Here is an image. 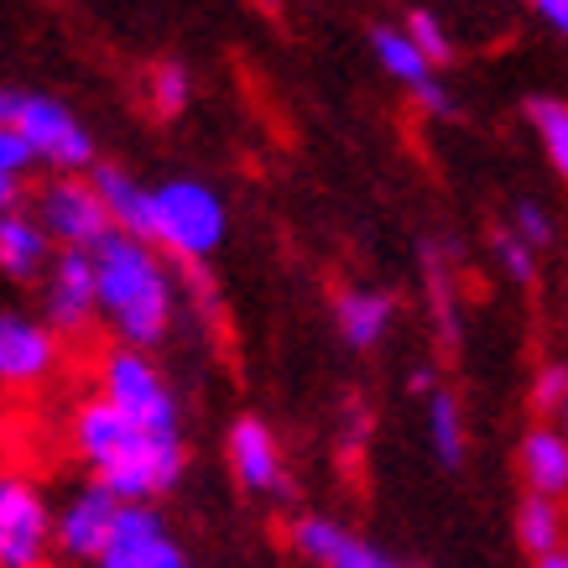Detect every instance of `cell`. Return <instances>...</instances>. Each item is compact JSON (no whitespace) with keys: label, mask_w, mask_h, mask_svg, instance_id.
<instances>
[{"label":"cell","mask_w":568,"mask_h":568,"mask_svg":"<svg viewBox=\"0 0 568 568\" xmlns=\"http://www.w3.org/2000/svg\"><path fill=\"white\" fill-rule=\"evenodd\" d=\"M517 469L527 496L568 500V438L558 428H527L517 448Z\"/></svg>","instance_id":"14"},{"label":"cell","mask_w":568,"mask_h":568,"mask_svg":"<svg viewBox=\"0 0 568 568\" xmlns=\"http://www.w3.org/2000/svg\"><path fill=\"white\" fill-rule=\"evenodd\" d=\"M152 568H189V564H183V548H178L173 537H168V542H162V548H156Z\"/></svg>","instance_id":"30"},{"label":"cell","mask_w":568,"mask_h":568,"mask_svg":"<svg viewBox=\"0 0 568 568\" xmlns=\"http://www.w3.org/2000/svg\"><path fill=\"white\" fill-rule=\"evenodd\" d=\"M121 506L125 500H115L104 485H84V490L52 517V548L63 552V558H79V564H100V552L110 548V532H115Z\"/></svg>","instance_id":"7"},{"label":"cell","mask_w":568,"mask_h":568,"mask_svg":"<svg viewBox=\"0 0 568 568\" xmlns=\"http://www.w3.org/2000/svg\"><path fill=\"white\" fill-rule=\"evenodd\" d=\"M564 568H568V548H564Z\"/></svg>","instance_id":"34"},{"label":"cell","mask_w":568,"mask_h":568,"mask_svg":"<svg viewBox=\"0 0 568 568\" xmlns=\"http://www.w3.org/2000/svg\"><path fill=\"white\" fill-rule=\"evenodd\" d=\"M371 48H376L381 69L396 73L402 84L417 89V84H428V79H433V63L423 58V48H417V42L402 32V27H371Z\"/></svg>","instance_id":"19"},{"label":"cell","mask_w":568,"mask_h":568,"mask_svg":"<svg viewBox=\"0 0 568 568\" xmlns=\"http://www.w3.org/2000/svg\"><path fill=\"white\" fill-rule=\"evenodd\" d=\"M52 548V511L21 475H0V568H42Z\"/></svg>","instance_id":"6"},{"label":"cell","mask_w":568,"mask_h":568,"mask_svg":"<svg viewBox=\"0 0 568 568\" xmlns=\"http://www.w3.org/2000/svg\"><path fill=\"white\" fill-rule=\"evenodd\" d=\"M558 417H564V438H568V402H564V413H558Z\"/></svg>","instance_id":"33"},{"label":"cell","mask_w":568,"mask_h":568,"mask_svg":"<svg viewBox=\"0 0 568 568\" xmlns=\"http://www.w3.org/2000/svg\"><path fill=\"white\" fill-rule=\"evenodd\" d=\"M100 396L115 402L141 433L156 438H178V402L168 392V381L156 376V365L141 349H110L100 365Z\"/></svg>","instance_id":"3"},{"label":"cell","mask_w":568,"mask_h":568,"mask_svg":"<svg viewBox=\"0 0 568 568\" xmlns=\"http://www.w3.org/2000/svg\"><path fill=\"white\" fill-rule=\"evenodd\" d=\"M48 261V230L27 214H0V272L6 276H37Z\"/></svg>","instance_id":"16"},{"label":"cell","mask_w":568,"mask_h":568,"mask_svg":"<svg viewBox=\"0 0 568 568\" xmlns=\"http://www.w3.org/2000/svg\"><path fill=\"white\" fill-rule=\"evenodd\" d=\"M146 94H152V110L162 121H178L193 100V79L183 63H156L152 79H146Z\"/></svg>","instance_id":"22"},{"label":"cell","mask_w":568,"mask_h":568,"mask_svg":"<svg viewBox=\"0 0 568 568\" xmlns=\"http://www.w3.org/2000/svg\"><path fill=\"white\" fill-rule=\"evenodd\" d=\"M37 224L52 241H63V251H94L115 235V220L89 178H52L37 199Z\"/></svg>","instance_id":"4"},{"label":"cell","mask_w":568,"mask_h":568,"mask_svg":"<svg viewBox=\"0 0 568 568\" xmlns=\"http://www.w3.org/2000/svg\"><path fill=\"white\" fill-rule=\"evenodd\" d=\"M517 235L532 245V251L537 245H552V220L537 204H517Z\"/></svg>","instance_id":"27"},{"label":"cell","mask_w":568,"mask_h":568,"mask_svg":"<svg viewBox=\"0 0 568 568\" xmlns=\"http://www.w3.org/2000/svg\"><path fill=\"white\" fill-rule=\"evenodd\" d=\"M287 537H293V548L318 568H402L381 548H371V542H361L355 532H345L339 521H324V517H297L293 527H287Z\"/></svg>","instance_id":"10"},{"label":"cell","mask_w":568,"mask_h":568,"mask_svg":"<svg viewBox=\"0 0 568 568\" xmlns=\"http://www.w3.org/2000/svg\"><path fill=\"white\" fill-rule=\"evenodd\" d=\"M407 37H413L417 48H423V58H428L433 69H438V63H448V58H454V48H448L444 27H438V21H433L428 11H413V17H407Z\"/></svg>","instance_id":"23"},{"label":"cell","mask_w":568,"mask_h":568,"mask_svg":"<svg viewBox=\"0 0 568 568\" xmlns=\"http://www.w3.org/2000/svg\"><path fill=\"white\" fill-rule=\"evenodd\" d=\"M94 276H100V313L110 318L125 349H152L173 324V282L152 245L131 235H110L94 245Z\"/></svg>","instance_id":"1"},{"label":"cell","mask_w":568,"mask_h":568,"mask_svg":"<svg viewBox=\"0 0 568 568\" xmlns=\"http://www.w3.org/2000/svg\"><path fill=\"white\" fill-rule=\"evenodd\" d=\"M568 402V365H542L532 381V407L537 413H564Z\"/></svg>","instance_id":"24"},{"label":"cell","mask_w":568,"mask_h":568,"mask_svg":"<svg viewBox=\"0 0 568 568\" xmlns=\"http://www.w3.org/2000/svg\"><path fill=\"white\" fill-rule=\"evenodd\" d=\"M564 537H568L564 500L521 496V506H517V542H521V552H532V564H537V558L564 552Z\"/></svg>","instance_id":"17"},{"label":"cell","mask_w":568,"mask_h":568,"mask_svg":"<svg viewBox=\"0 0 568 568\" xmlns=\"http://www.w3.org/2000/svg\"><path fill=\"white\" fill-rule=\"evenodd\" d=\"M152 204H156V245H168L173 256L204 261L224 241V204L209 183H193V178L162 183V189H152Z\"/></svg>","instance_id":"2"},{"label":"cell","mask_w":568,"mask_h":568,"mask_svg":"<svg viewBox=\"0 0 568 568\" xmlns=\"http://www.w3.org/2000/svg\"><path fill=\"white\" fill-rule=\"evenodd\" d=\"M136 438H141V428L115 402H104V396H94V402H84L73 413V448L89 459V469H104L110 459H121Z\"/></svg>","instance_id":"12"},{"label":"cell","mask_w":568,"mask_h":568,"mask_svg":"<svg viewBox=\"0 0 568 568\" xmlns=\"http://www.w3.org/2000/svg\"><path fill=\"white\" fill-rule=\"evenodd\" d=\"M230 469L245 490L256 496H282L287 490V469H282V448H276V433L261 423V417H235L230 428Z\"/></svg>","instance_id":"11"},{"label":"cell","mask_w":568,"mask_h":568,"mask_svg":"<svg viewBox=\"0 0 568 568\" xmlns=\"http://www.w3.org/2000/svg\"><path fill=\"white\" fill-rule=\"evenodd\" d=\"M58 365V334L27 313H0V386H37Z\"/></svg>","instance_id":"9"},{"label":"cell","mask_w":568,"mask_h":568,"mask_svg":"<svg viewBox=\"0 0 568 568\" xmlns=\"http://www.w3.org/2000/svg\"><path fill=\"white\" fill-rule=\"evenodd\" d=\"M413 94H417V104H423V110H433V115H444V110H448V89L438 84V79H428V84H417Z\"/></svg>","instance_id":"28"},{"label":"cell","mask_w":568,"mask_h":568,"mask_svg":"<svg viewBox=\"0 0 568 568\" xmlns=\"http://www.w3.org/2000/svg\"><path fill=\"white\" fill-rule=\"evenodd\" d=\"M527 121L537 125V136H542V146H548L552 173L568 178V104L537 94V100H527Z\"/></svg>","instance_id":"21"},{"label":"cell","mask_w":568,"mask_h":568,"mask_svg":"<svg viewBox=\"0 0 568 568\" xmlns=\"http://www.w3.org/2000/svg\"><path fill=\"white\" fill-rule=\"evenodd\" d=\"M162 542H168V532H162V517H156L152 506H121L110 548L100 552L94 568H152Z\"/></svg>","instance_id":"15"},{"label":"cell","mask_w":568,"mask_h":568,"mask_svg":"<svg viewBox=\"0 0 568 568\" xmlns=\"http://www.w3.org/2000/svg\"><path fill=\"white\" fill-rule=\"evenodd\" d=\"M37 162V152L27 146L17 125H0V178H21Z\"/></svg>","instance_id":"26"},{"label":"cell","mask_w":568,"mask_h":568,"mask_svg":"<svg viewBox=\"0 0 568 568\" xmlns=\"http://www.w3.org/2000/svg\"><path fill=\"white\" fill-rule=\"evenodd\" d=\"M89 183L100 189L104 209H110V220H115V230H121V235H131V241H141V245H156L152 189H141L125 168H110V162H100V168L89 173Z\"/></svg>","instance_id":"13"},{"label":"cell","mask_w":568,"mask_h":568,"mask_svg":"<svg viewBox=\"0 0 568 568\" xmlns=\"http://www.w3.org/2000/svg\"><path fill=\"white\" fill-rule=\"evenodd\" d=\"M428 433H433V454L444 469L465 465V423H459V402L448 392H433L428 402Z\"/></svg>","instance_id":"20"},{"label":"cell","mask_w":568,"mask_h":568,"mask_svg":"<svg viewBox=\"0 0 568 568\" xmlns=\"http://www.w3.org/2000/svg\"><path fill=\"white\" fill-rule=\"evenodd\" d=\"M532 568H564V552H552V558H537Z\"/></svg>","instance_id":"32"},{"label":"cell","mask_w":568,"mask_h":568,"mask_svg":"<svg viewBox=\"0 0 568 568\" xmlns=\"http://www.w3.org/2000/svg\"><path fill=\"white\" fill-rule=\"evenodd\" d=\"M94 313H100L94 251H58L48 276V328L52 334H79Z\"/></svg>","instance_id":"8"},{"label":"cell","mask_w":568,"mask_h":568,"mask_svg":"<svg viewBox=\"0 0 568 568\" xmlns=\"http://www.w3.org/2000/svg\"><path fill=\"white\" fill-rule=\"evenodd\" d=\"M27 146L37 152V162H52V168H63V178L73 173H94L100 162H94V136H89L84 125L73 121L69 110L58 100H42V94H21L17 100V115H11Z\"/></svg>","instance_id":"5"},{"label":"cell","mask_w":568,"mask_h":568,"mask_svg":"<svg viewBox=\"0 0 568 568\" xmlns=\"http://www.w3.org/2000/svg\"><path fill=\"white\" fill-rule=\"evenodd\" d=\"M496 251H500V266L517 276V282H532L537 276V261H532V245L521 241L517 230H500L496 235Z\"/></svg>","instance_id":"25"},{"label":"cell","mask_w":568,"mask_h":568,"mask_svg":"<svg viewBox=\"0 0 568 568\" xmlns=\"http://www.w3.org/2000/svg\"><path fill=\"white\" fill-rule=\"evenodd\" d=\"M392 313H396L392 297H386V293H371V287L339 297V328H345V339L355 349L381 345V334H386V324H392Z\"/></svg>","instance_id":"18"},{"label":"cell","mask_w":568,"mask_h":568,"mask_svg":"<svg viewBox=\"0 0 568 568\" xmlns=\"http://www.w3.org/2000/svg\"><path fill=\"white\" fill-rule=\"evenodd\" d=\"M17 89H0V125H11V115H17Z\"/></svg>","instance_id":"31"},{"label":"cell","mask_w":568,"mask_h":568,"mask_svg":"<svg viewBox=\"0 0 568 568\" xmlns=\"http://www.w3.org/2000/svg\"><path fill=\"white\" fill-rule=\"evenodd\" d=\"M537 17L568 37V0H537Z\"/></svg>","instance_id":"29"}]
</instances>
